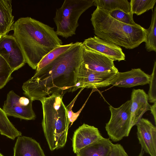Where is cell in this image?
<instances>
[{"mask_svg":"<svg viewBox=\"0 0 156 156\" xmlns=\"http://www.w3.org/2000/svg\"><path fill=\"white\" fill-rule=\"evenodd\" d=\"M82 43L77 42L69 50L37 72L23 83L24 94L33 101L47 96L75 91L82 58Z\"/></svg>","mask_w":156,"mask_h":156,"instance_id":"cell-1","label":"cell"},{"mask_svg":"<svg viewBox=\"0 0 156 156\" xmlns=\"http://www.w3.org/2000/svg\"><path fill=\"white\" fill-rule=\"evenodd\" d=\"M54 28L31 17L19 18L14 23L13 36L20 45L26 63L36 69L42 59L62 45Z\"/></svg>","mask_w":156,"mask_h":156,"instance_id":"cell-2","label":"cell"},{"mask_svg":"<svg viewBox=\"0 0 156 156\" xmlns=\"http://www.w3.org/2000/svg\"><path fill=\"white\" fill-rule=\"evenodd\" d=\"M96 36L127 49L138 46L146 38V29L137 24H127L114 19L108 11L97 7L90 19Z\"/></svg>","mask_w":156,"mask_h":156,"instance_id":"cell-3","label":"cell"},{"mask_svg":"<svg viewBox=\"0 0 156 156\" xmlns=\"http://www.w3.org/2000/svg\"><path fill=\"white\" fill-rule=\"evenodd\" d=\"M63 96L54 94L40 100L43 112L42 126L51 151L63 147L67 141L70 122Z\"/></svg>","mask_w":156,"mask_h":156,"instance_id":"cell-4","label":"cell"},{"mask_svg":"<svg viewBox=\"0 0 156 156\" xmlns=\"http://www.w3.org/2000/svg\"><path fill=\"white\" fill-rule=\"evenodd\" d=\"M93 5L94 0H65L53 18L57 35L66 38L75 35L80 17Z\"/></svg>","mask_w":156,"mask_h":156,"instance_id":"cell-5","label":"cell"},{"mask_svg":"<svg viewBox=\"0 0 156 156\" xmlns=\"http://www.w3.org/2000/svg\"><path fill=\"white\" fill-rule=\"evenodd\" d=\"M131 101L128 100L117 108L110 106V118L105 126L109 138L113 141H120L129 136L133 127L131 118Z\"/></svg>","mask_w":156,"mask_h":156,"instance_id":"cell-6","label":"cell"},{"mask_svg":"<svg viewBox=\"0 0 156 156\" xmlns=\"http://www.w3.org/2000/svg\"><path fill=\"white\" fill-rule=\"evenodd\" d=\"M33 101L28 98L20 97L12 90L8 93L2 109L7 116L26 120H34L36 115L32 108Z\"/></svg>","mask_w":156,"mask_h":156,"instance_id":"cell-7","label":"cell"},{"mask_svg":"<svg viewBox=\"0 0 156 156\" xmlns=\"http://www.w3.org/2000/svg\"><path fill=\"white\" fill-rule=\"evenodd\" d=\"M0 56L13 72L26 63L22 50L13 35L7 34L0 38Z\"/></svg>","mask_w":156,"mask_h":156,"instance_id":"cell-8","label":"cell"},{"mask_svg":"<svg viewBox=\"0 0 156 156\" xmlns=\"http://www.w3.org/2000/svg\"><path fill=\"white\" fill-rule=\"evenodd\" d=\"M116 73L92 71L81 66L78 72L75 91L80 88H95L110 85Z\"/></svg>","mask_w":156,"mask_h":156,"instance_id":"cell-9","label":"cell"},{"mask_svg":"<svg viewBox=\"0 0 156 156\" xmlns=\"http://www.w3.org/2000/svg\"><path fill=\"white\" fill-rule=\"evenodd\" d=\"M80 66L95 72L114 73L119 72L115 66L113 60L87 48L83 45Z\"/></svg>","mask_w":156,"mask_h":156,"instance_id":"cell-10","label":"cell"},{"mask_svg":"<svg viewBox=\"0 0 156 156\" xmlns=\"http://www.w3.org/2000/svg\"><path fill=\"white\" fill-rule=\"evenodd\" d=\"M141 149L150 156H156V127L148 119L141 118L136 124Z\"/></svg>","mask_w":156,"mask_h":156,"instance_id":"cell-11","label":"cell"},{"mask_svg":"<svg viewBox=\"0 0 156 156\" xmlns=\"http://www.w3.org/2000/svg\"><path fill=\"white\" fill-rule=\"evenodd\" d=\"M82 44L87 48L105 55L114 61L125 60V55L120 46L96 36L85 39Z\"/></svg>","mask_w":156,"mask_h":156,"instance_id":"cell-12","label":"cell"},{"mask_svg":"<svg viewBox=\"0 0 156 156\" xmlns=\"http://www.w3.org/2000/svg\"><path fill=\"white\" fill-rule=\"evenodd\" d=\"M150 76L140 68L132 69L124 72L116 73L110 85L123 87H130L149 84Z\"/></svg>","mask_w":156,"mask_h":156,"instance_id":"cell-13","label":"cell"},{"mask_svg":"<svg viewBox=\"0 0 156 156\" xmlns=\"http://www.w3.org/2000/svg\"><path fill=\"white\" fill-rule=\"evenodd\" d=\"M103 138L98 128L83 123L74 132L72 139L73 151L76 154L83 148Z\"/></svg>","mask_w":156,"mask_h":156,"instance_id":"cell-14","label":"cell"},{"mask_svg":"<svg viewBox=\"0 0 156 156\" xmlns=\"http://www.w3.org/2000/svg\"><path fill=\"white\" fill-rule=\"evenodd\" d=\"M131 118L132 126L136 125L145 112L150 110L148 96L143 89H134L131 93Z\"/></svg>","mask_w":156,"mask_h":156,"instance_id":"cell-15","label":"cell"},{"mask_svg":"<svg viewBox=\"0 0 156 156\" xmlns=\"http://www.w3.org/2000/svg\"><path fill=\"white\" fill-rule=\"evenodd\" d=\"M13 151V156H45L39 143L26 136L17 137Z\"/></svg>","mask_w":156,"mask_h":156,"instance_id":"cell-16","label":"cell"},{"mask_svg":"<svg viewBox=\"0 0 156 156\" xmlns=\"http://www.w3.org/2000/svg\"><path fill=\"white\" fill-rule=\"evenodd\" d=\"M14 23L12 0H0V38L13 30Z\"/></svg>","mask_w":156,"mask_h":156,"instance_id":"cell-17","label":"cell"},{"mask_svg":"<svg viewBox=\"0 0 156 156\" xmlns=\"http://www.w3.org/2000/svg\"><path fill=\"white\" fill-rule=\"evenodd\" d=\"M113 144L109 138L104 137L81 149L76 156H108Z\"/></svg>","mask_w":156,"mask_h":156,"instance_id":"cell-18","label":"cell"},{"mask_svg":"<svg viewBox=\"0 0 156 156\" xmlns=\"http://www.w3.org/2000/svg\"><path fill=\"white\" fill-rule=\"evenodd\" d=\"M0 133L13 140L22 135L21 133L10 121L8 116L0 107Z\"/></svg>","mask_w":156,"mask_h":156,"instance_id":"cell-19","label":"cell"},{"mask_svg":"<svg viewBox=\"0 0 156 156\" xmlns=\"http://www.w3.org/2000/svg\"><path fill=\"white\" fill-rule=\"evenodd\" d=\"M94 5L108 11L120 9L126 13L130 12V3L127 0H94Z\"/></svg>","mask_w":156,"mask_h":156,"instance_id":"cell-20","label":"cell"},{"mask_svg":"<svg viewBox=\"0 0 156 156\" xmlns=\"http://www.w3.org/2000/svg\"><path fill=\"white\" fill-rule=\"evenodd\" d=\"M75 44L73 42L57 47L44 56L38 64L36 72L43 68L60 55L66 52Z\"/></svg>","mask_w":156,"mask_h":156,"instance_id":"cell-21","label":"cell"},{"mask_svg":"<svg viewBox=\"0 0 156 156\" xmlns=\"http://www.w3.org/2000/svg\"><path fill=\"white\" fill-rule=\"evenodd\" d=\"M146 30L145 48L148 51L156 52V6L152 14L151 25Z\"/></svg>","mask_w":156,"mask_h":156,"instance_id":"cell-22","label":"cell"},{"mask_svg":"<svg viewBox=\"0 0 156 156\" xmlns=\"http://www.w3.org/2000/svg\"><path fill=\"white\" fill-rule=\"evenodd\" d=\"M156 2V0H131L130 11L133 15L135 14L140 15L149 10H152Z\"/></svg>","mask_w":156,"mask_h":156,"instance_id":"cell-23","label":"cell"},{"mask_svg":"<svg viewBox=\"0 0 156 156\" xmlns=\"http://www.w3.org/2000/svg\"><path fill=\"white\" fill-rule=\"evenodd\" d=\"M13 72L5 60L0 56V89L13 78L11 76Z\"/></svg>","mask_w":156,"mask_h":156,"instance_id":"cell-24","label":"cell"},{"mask_svg":"<svg viewBox=\"0 0 156 156\" xmlns=\"http://www.w3.org/2000/svg\"><path fill=\"white\" fill-rule=\"evenodd\" d=\"M108 13L113 18L123 23L131 25L137 24L133 20V15L130 11L128 13L120 9H115L108 11Z\"/></svg>","mask_w":156,"mask_h":156,"instance_id":"cell-25","label":"cell"},{"mask_svg":"<svg viewBox=\"0 0 156 156\" xmlns=\"http://www.w3.org/2000/svg\"><path fill=\"white\" fill-rule=\"evenodd\" d=\"M150 76L148 100L149 102H156V62L155 61L152 74Z\"/></svg>","mask_w":156,"mask_h":156,"instance_id":"cell-26","label":"cell"},{"mask_svg":"<svg viewBox=\"0 0 156 156\" xmlns=\"http://www.w3.org/2000/svg\"><path fill=\"white\" fill-rule=\"evenodd\" d=\"M108 156H128L123 147L120 144H113Z\"/></svg>","mask_w":156,"mask_h":156,"instance_id":"cell-27","label":"cell"},{"mask_svg":"<svg viewBox=\"0 0 156 156\" xmlns=\"http://www.w3.org/2000/svg\"><path fill=\"white\" fill-rule=\"evenodd\" d=\"M154 104L150 105V110L151 111V113L153 116L155 124L156 123V102L153 103Z\"/></svg>","mask_w":156,"mask_h":156,"instance_id":"cell-28","label":"cell"},{"mask_svg":"<svg viewBox=\"0 0 156 156\" xmlns=\"http://www.w3.org/2000/svg\"><path fill=\"white\" fill-rule=\"evenodd\" d=\"M144 151H143L142 149H141V151L138 156H143L144 154Z\"/></svg>","mask_w":156,"mask_h":156,"instance_id":"cell-29","label":"cell"},{"mask_svg":"<svg viewBox=\"0 0 156 156\" xmlns=\"http://www.w3.org/2000/svg\"><path fill=\"white\" fill-rule=\"evenodd\" d=\"M0 156H4L2 154L0 153Z\"/></svg>","mask_w":156,"mask_h":156,"instance_id":"cell-30","label":"cell"}]
</instances>
